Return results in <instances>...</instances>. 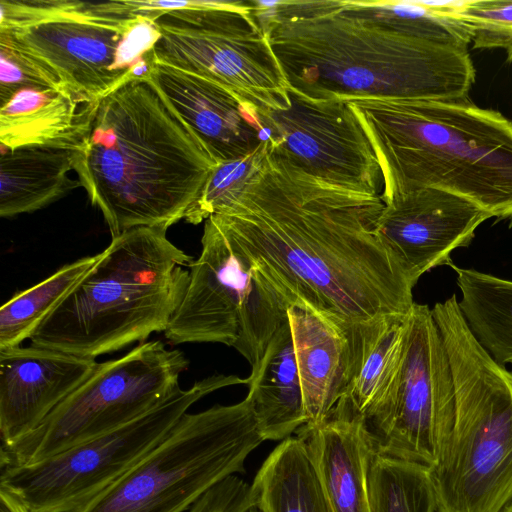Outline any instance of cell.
Masks as SVG:
<instances>
[{
  "label": "cell",
  "instance_id": "cell-1",
  "mask_svg": "<svg viewBox=\"0 0 512 512\" xmlns=\"http://www.w3.org/2000/svg\"><path fill=\"white\" fill-rule=\"evenodd\" d=\"M380 195L314 178L271 143L258 174L213 215L287 309L306 304L351 326L406 315L413 285L381 245Z\"/></svg>",
  "mask_w": 512,
  "mask_h": 512
},
{
  "label": "cell",
  "instance_id": "cell-2",
  "mask_svg": "<svg viewBox=\"0 0 512 512\" xmlns=\"http://www.w3.org/2000/svg\"><path fill=\"white\" fill-rule=\"evenodd\" d=\"M257 15L289 86L313 100L469 98L473 28L449 2L276 1Z\"/></svg>",
  "mask_w": 512,
  "mask_h": 512
},
{
  "label": "cell",
  "instance_id": "cell-3",
  "mask_svg": "<svg viewBox=\"0 0 512 512\" xmlns=\"http://www.w3.org/2000/svg\"><path fill=\"white\" fill-rule=\"evenodd\" d=\"M216 165L145 77L99 101L73 171L114 238L184 219Z\"/></svg>",
  "mask_w": 512,
  "mask_h": 512
},
{
  "label": "cell",
  "instance_id": "cell-4",
  "mask_svg": "<svg viewBox=\"0 0 512 512\" xmlns=\"http://www.w3.org/2000/svg\"><path fill=\"white\" fill-rule=\"evenodd\" d=\"M377 156L384 203L422 188L512 224V121L470 98L348 100Z\"/></svg>",
  "mask_w": 512,
  "mask_h": 512
},
{
  "label": "cell",
  "instance_id": "cell-5",
  "mask_svg": "<svg viewBox=\"0 0 512 512\" xmlns=\"http://www.w3.org/2000/svg\"><path fill=\"white\" fill-rule=\"evenodd\" d=\"M166 232L138 227L112 238L38 326L31 345L95 359L165 332L184 297L185 268L194 260Z\"/></svg>",
  "mask_w": 512,
  "mask_h": 512
},
{
  "label": "cell",
  "instance_id": "cell-6",
  "mask_svg": "<svg viewBox=\"0 0 512 512\" xmlns=\"http://www.w3.org/2000/svg\"><path fill=\"white\" fill-rule=\"evenodd\" d=\"M431 312L455 389L454 426L429 469L436 512H501L512 500V371L477 342L456 295Z\"/></svg>",
  "mask_w": 512,
  "mask_h": 512
},
{
  "label": "cell",
  "instance_id": "cell-7",
  "mask_svg": "<svg viewBox=\"0 0 512 512\" xmlns=\"http://www.w3.org/2000/svg\"><path fill=\"white\" fill-rule=\"evenodd\" d=\"M155 18L124 1L1 0L0 33L73 92L99 102L149 75L160 38Z\"/></svg>",
  "mask_w": 512,
  "mask_h": 512
},
{
  "label": "cell",
  "instance_id": "cell-8",
  "mask_svg": "<svg viewBox=\"0 0 512 512\" xmlns=\"http://www.w3.org/2000/svg\"><path fill=\"white\" fill-rule=\"evenodd\" d=\"M249 399L186 413L138 463L81 512H185L262 442Z\"/></svg>",
  "mask_w": 512,
  "mask_h": 512
},
{
  "label": "cell",
  "instance_id": "cell-9",
  "mask_svg": "<svg viewBox=\"0 0 512 512\" xmlns=\"http://www.w3.org/2000/svg\"><path fill=\"white\" fill-rule=\"evenodd\" d=\"M154 63L210 80L259 114L290 108V92L253 1L192 0L159 15Z\"/></svg>",
  "mask_w": 512,
  "mask_h": 512
},
{
  "label": "cell",
  "instance_id": "cell-10",
  "mask_svg": "<svg viewBox=\"0 0 512 512\" xmlns=\"http://www.w3.org/2000/svg\"><path fill=\"white\" fill-rule=\"evenodd\" d=\"M248 382V377L214 374L188 389L180 387L120 428L41 461L0 468V488L29 512H81L154 448L193 404L218 389Z\"/></svg>",
  "mask_w": 512,
  "mask_h": 512
},
{
  "label": "cell",
  "instance_id": "cell-11",
  "mask_svg": "<svg viewBox=\"0 0 512 512\" xmlns=\"http://www.w3.org/2000/svg\"><path fill=\"white\" fill-rule=\"evenodd\" d=\"M188 365L183 352L161 341L98 363L34 430L1 445L0 468L41 461L126 425L174 394Z\"/></svg>",
  "mask_w": 512,
  "mask_h": 512
},
{
  "label": "cell",
  "instance_id": "cell-12",
  "mask_svg": "<svg viewBox=\"0 0 512 512\" xmlns=\"http://www.w3.org/2000/svg\"><path fill=\"white\" fill-rule=\"evenodd\" d=\"M201 252L164 334L172 344L220 343L255 369L287 307L232 244L215 216L204 221Z\"/></svg>",
  "mask_w": 512,
  "mask_h": 512
},
{
  "label": "cell",
  "instance_id": "cell-13",
  "mask_svg": "<svg viewBox=\"0 0 512 512\" xmlns=\"http://www.w3.org/2000/svg\"><path fill=\"white\" fill-rule=\"evenodd\" d=\"M364 419L377 454L429 469L439 463L454 426L455 389L428 305L409 311L396 379Z\"/></svg>",
  "mask_w": 512,
  "mask_h": 512
},
{
  "label": "cell",
  "instance_id": "cell-14",
  "mask_svg": "<svg viewBox=\"0 0 512 512\" xmlns=\"http://www.w3.org/2000/svg\"><path fill=\"white\" fill-rule=\"evenodd\" d=\"M290 101L287 110L259 114L271 145L314 178L380 195L377 156L348 100H313L290 92Z\"/></svg>",
  "mask_w": 512,
  "mask_h": 512
},
{
  "label": "cell",
  "instance_id": "cell-15",
  "mask_svg": "<svg viewBox=\"0 0 512 512\" xmlns=\"http://www.w3.org/2000/svg\"><path fill=\"white\" fill-rule=\"evenodd\" d=\"M489 218L487 211L461 196L422 188L384 203L375 234L415 286L427 271L451 264L453 250L468 246Z\"/></svg>",
  "mask_w": 512,
  "mask_h": 512
},
{
  "label": "cell",
  "instance_id": "cell-16",
  "mask_svg": "<svg viewBox=\"0 0 512 512\" xmlns=\"http://www.w3.org/2000/svg\"><path fill=\"white\" fill-rule=\"evenodd\" d=\"M147 79L216 164L268 141L259 113L222 86L158 63Z\"/></svg>",
  "mask_w": 512,
  "mask_h": 512
},
{
  "label": "cell",
  "instance_id": "cell-17",
  "mask_svg": "<svg viewBox=\"0 0 512 512\" xmlns=\"http://www.w3.org/2000/svg\"><path fill=\"white\" fill-rule=\"evenodd\" d=\"M95 359L31 345L0 349V437L34 430L96 369Z\"/></svg>",
  "mask_w": 512,
  "mask_h": 512
},
{
  "label": "cell",
  "instance_id": "cell-18",
  "mask_svg": "<svg viewBox=\"0 0 512 512\" xmlns=\"http://www.w3.org/2000/svg\"><path fill=\"white\" fill-rule=\"evenodd\" d=\"M307 415L305 425L324 422L352 380L360 325H341L306 304L287 309Z\"/></svg>",
  "mask_w": 512,
  "mask_h": 512
},
{
  "label": "cell",
  "instance_id": "cell-19",
  "mask_svg": "<svg viewBox=\"0 0 512 512\" xmlns=\"http://www.w3.org/2000/svg\"><path fill=\"white\" fill-rule=\"evenodd\" d=\"M334 512H368V475L377 454L364 416L346 396L324 422L297 431Z\"/></svg>",
  "mask_w": 512,
  "mask_h": 512
},
{
  "label": "cell",
  "instance_id": "cell-20",
  "mask_svg": "<svg viewBox=\"0 0 512 512\" xmlns=\"http://www.w3.org/2000/svg\"><path fill=\"white\" fill-rule=\"evenodd\" d=\"M99 102L68 88L24 87L0 102L1 152L82 149Z\"/></svg>",
  "mask_w": 512,
  "mask_h": 512
},
{
  "label": "cell",
  "instance_id": "cell-21",
  "mask_svg": "<svg viewBox=\"0 0 512 512\" xmlns=\"http://www.w3.org/2000/svg\"><path fill=\"white\" fill-rule=\"evenodd\" d=\"M248 379L246 397L264 441L284 440L307 423L288 317Z\"/></svg>",
  "mask_w": 512,
  "mask_h": 512
},
{
  "label": "cell",
  "instance_id": "cell-22",
  "mask_svg": "<svg viewBox=\"0 0 512 512\" xmlns=\"http://www.w3.org/2000/svg\"><path fill=\"white\" fill-rule=\"evenodd\" d=\"M74 152L46 148H19L1 152L0 216L31 213L81 187L69 177Z\"/></svg>",
  "mask_w": 512,
  "mask_h": 512
},
{
  "label": "cell",
  "instance_id": "cell-23",
  "mask_svg": "<svg viewBox=\"0 0 512 512\" xmlns=\"http://www.w3.org/2000/svg\"><path fill=\"white\" fill-rule=\"evenodd\" d=\"M251 487L259 512H334L307 445L297 435L269 454Z\"/></svg>",
  "mask_w": 512,
  "mask_h": 512
},
{
  "label": "cell",
  "instance_id": "cell-24",
  "mask_svg": "<svg viewBox=\"0 0 512 512\" xmlns=\"http://www.w3.org/2000/svg\"><path fill=\"white\" fill-rule=\"evenodd\" d=\"M458 306L477 342L500 365L512 364V281L450 264Z\"/></svg>",
  "mask_w": 512,
  "mask_h": 512
},
{
  "label": "cell",
  "instance_id": "cell-25",
  "mask_svg": "<svg viewBox=\"0 0 512 512\" xmlns=\"http://www.w3.org/2000/svg\"><path fill=\"white\" fill-rule=\"evenodd\" d=\"M407 315H389L361 324L354 374L346 397L365 416L388 392L398 374Z\"/></svg>",
  "mask_w": 512,
  "mask_h": 512
},
{
  "label": "cell",
  "instance_id": "cell-26",
  "mask_svg": "<svg viewBox=\"0 0 512 512\" xmlns=\"http://www.w3.org/2000/svg\"><path fill=\"white\" fill-rule=\"evenodd\" d=\"M98 254L62 266L38 284L16 293L0 308V349L19 346L63 301L95 264Z\"/></svg>",
  "mask_w": 512,
  "mask_h": 512
},
{
  "label": "cell",
  "instance_id": "cell-27",
  "mask_svg": "<svg viewBox=\"0 0 512 512\" xmlns=\"http://www.w3.org/2000/svg\"><path fill=\"white\" fill-rule=\"evenodd\" d=\"M368 512H436L429 468L376 454L368 475Z\"/></svg>",
  "mask_w": 512,
  "mask_h": 512
},
{
  "label": "cell",
  "instance_id": "cell-28",
  "mask_svg": "<svg viewBox=\"0 0 512 512\" xmlns=\"http://www.w3.org/2000/svg\"><path fill=\"white\" fill-rule=\"evenodd\" d=\"M268 150L265 141L243 157L217 164L184 220L196 225L227 209L261 170Z\"/></svg>",
  "mask_w": 512,
  "mask_h": 512
},
{
  "label": "cell",
  "instance_id": "cell-29",
  "mask_svg": "<svg viewBox=\"0 0 512 512\" xmlns=\"http://www.w3.org/2000/svg\"><path fill=\"white\" fill-rule=\"evenodd\" d=\"M453 8L473 28V49L501 48L512 62V0L453 1Z\"/></svg>",
  "mask_w": 512,
  "mask_h": 512
},
{
  "label": "cell",
  "instance_id": "cell-30",
  "mask_svg": "<svg viewBox=\"0 0 512 512\" xmlns=\"http://www.w3.org/2000/svg\"><path fill=\"white\" fill-rule=\"evenodd\" d=\"M24 87L67 88L52 70L0 33V102Z\"/></svg>",
  "mask_w": 512,
  "mask_h": 512
},
{
  "label": "cell",
  "instance_id": "cell-31",
  "mask_svg": "<svg viewBox=\"0 0 512 512\" xmlns=\"http://www.w3.org/2000/svg\"><path fill=\"white\" fill-rule=\"evenodd\" d=\"M254 506L251 485L231 475L207 491L188 512H247Z\"/></svg>",
  "mask_w": 512,
  "mask_h": 512
},
{
  "label": "cell",
  "instance_id": "cell-32",
  "mask_svg": "<svg viewBox=\"0 0 512 512\" xmlns=\"http://www.w3.org/2000/svg\"><path fill=\"white\" fill-rule=\"evenodd\" d=\"M0 512H29L10 492L0 488Z\"/></svg>",
  "mask_w": 512,
  "mask_h": 512
},
{
  "label": "cell",
  "instance_id": "cell-33",
  "mask_svg": "<svg viewBox=\"0 0 512 512\" xmlns=\"http://www.w3.org/2000/svg\"><path fill=\"white\" fill-rule=\"evenodd\" d=\"M501 512H512V500L505 506Z\"/></svg>",
  "mask_w": 512,
  "mask_h": 512
},
{
  "label": "cell",
  "instance_id": "cell-34",
  "mask_svg": "<svg viewBox=\"0 0 512 512\" xmlns=\"http://www.w3.org/2000/svg\"><path fill=\"white\" fill-rule=\"evenodd\" d=\"M247 512H259V510L256 507H252Z\"/></svg>",
  "mask_w": 512,
  "mask_h": 512
}]
</instances>
